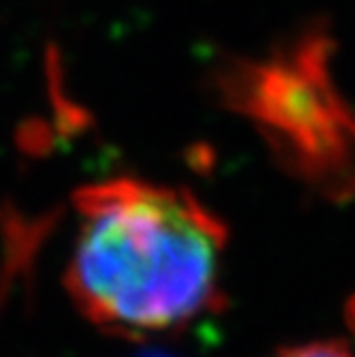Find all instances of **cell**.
Segmentation results:
<instances>
[{"instance_id":"6da1fadb","label":"cell","mask_w":355,"mask_h":357,"mask_svg":"<svg viewBox=\"0 0 355 357\" xmlns=\"http://www.w3.org/2000/svg\"><path fill=\"white\" fill-rule=\"evenodd\" d=\"M65 288L90 325L146 341L219 305L226 229L185 187L113 178L74 194Z\"/></svg>"},{"instance_id":"7a4b0ae2","label":"cell","mask_w":355,"mask_h":357,"mask_svg":"<svg viewBox=\"0 0 355 357\" xmlns=\"http://www.w3.org/2000/svg\"><path fill=\"white\" fill-rule=\"evenodd\" d=\"M217 88L293 178L326 199L355 192V111L335 81L326 30L226 65Z\"/></svg>"},{"instance_id":"3957f363","label":"cell","mask_w":355,"mask_h":357,"mask_svg":"<svg viewBox=\"0 0 355 357\" xmlns=\"http://www.w3.org/2000/svg\"><path fill=\"white\" fill-rule=\"evenodd\" d=\"M275 357H355L349 348L339 341H314V344L293 346L277 353Z\"/></svg>"},{"instance_id":"277c9868","label":"cell","mask_w":355,"mask_h":357,"mask_svg":"<svg viewBox=\"0 0 355 357\" xmlns=\"http://www.w3.org/2000/svg\"><path fill=\"white\" fill-rule=\"evenodd\" d=\"M349 328L355 334V298L351 300V305H349Z\"/></svg>"},{"instance_id":"5b68a950","label":"cell","mask_w":355,"mask_h":357,"mask_svg":"<svg viewBox=\"0 0 355 357\" xmlns=\"http://www.w3.org/2000/svg\"><path fill=\"white\" fill-rule=\"evenodd\" d=\"M141 357H169V355H160V353H148V355H141Z\"/></svg>"}]
</instances>
